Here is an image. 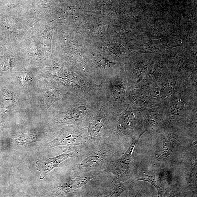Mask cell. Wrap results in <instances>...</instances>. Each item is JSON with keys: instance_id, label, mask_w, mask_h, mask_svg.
Masks as SVG:
<instances>
[{"instance_id": "6da1fadb", "label": "cell", "mask_w": 197, "mask_h": 197, "mask_svg": "<svg viewBox=\"0 0 197 197\" xmlns=\"http://www.w3.org/2000/svg\"><path fill=\"white\" fill-rule=\"evenodd\" d=\"M134 150L129 148L121 157L110 165L109 170L114 176L112 181L114 185L126 181L129 177L134 159Z\"/></svg>"}, {"instance_id": "7a4b0ae2", "label": "cell", "mask_w": 197, "mask_h": 197, "mask_svg": "<svg viewBox=\"0 0 197 197\" xmlns=\"http://www.w3.org/2000/svg\"><path fill=\"white\" fill-rule=\"evenodd\" d=\"M112 103L103 98L101 101L98 111L89 122L87 127L88 136L94 138L98 136L106 128L110 115Z\"/></svg>"}, {"instance_id": "3957f363", "label": "cell", "mask_w": 197, "mask_h": 197, "mask_svg": "<svg viewBox=\"0 0 197 197\" xmlns=\"http://www.w3.org/2000/svg\"><path fill=\"white\" fill-rule=\"evenodd\" d=\"M122 78L111 76L104 81V96L110 102H121L125 98L126 85Z\"/></svg>"}, {"instance_id": "277c9868", "label": "cell", "mask_w": 197, "mask_h": 197, "mask_svg": "<svg viewBox=\"0 0 197 197\" xmlns=\"http://www.w3.org/2000/svg\"><path fill=\"white\" fill-rule=\"evenodd\" d=\"M76 128L72 127L61 131L53 142V145L78 146L81 144L84 137L81 131Z\"/></svg>"}, {"instance_id": "5b68a950", "label": "cell", "mask_w": 197, "mask_h": 197, "mask_svg": "<svg viewBox=\"0 0 197 197\" xmlns=\"http://www.w3.org/2000/svg\"><path fill=\"white\" fill-rule=\"evenodd\" d=\"M108 154L107 150L102 149L93 152L82 161L80 166L81 168H88L99 164L105 159Z\"/></svg>"}, {"instance_id": "8992f818", "label": "cell", "mask_w": 197, "mask_h": 197, "mask_svg": "<svg viewBox=\"0 0 197 197\" xmlns=\"http://www.w3.org/2000/svg\"><path fill=\"white\" fill-rule=\"evenodd\" d=\"M137 180L147 181L153 185L157 189L158 195H162L163 187L158 175L149 171H144L141 172L137 178Z\"/></svg>"}, {"instance_id": "52a82bcc", "label": "cell", "mask_w": 197, "mask_h": 197, "mask_svg": "<svg viewBox=\"0 0 197 197\" xmlns=\"http://www.w3.org/2000/svg\"><path fill=\"white\" fill-rule=\"evenodd\" d=\"M94 178L93 176H78L72 179L63 186V188L69 190H75L83 187Z\"/></svg>"}, {"instance_id": "ba28073f", "label": "cell", "mask_w": 197, "mask_h": 197, "mask_svg": "<svg viewBox=\"0 0 197 197\" xmlns=\"http://www.w3.org/2000/svg\"><path fill=\"white\" fill-rule=\"evenodd\" d=\"M63 96V95L61 94L58 87H49L46 91V108H49L56 101L60 100Z\"/></svg>"}, {"instance_id": "9c48e42d", "label": "cell", "mask_w": 197, "mask_h": 197, "mask_svg": "<svg viewBox=\"0 0 197 197\" xmlns=\"http://www.w3.org/2000/svg\"><path fill=\"white\" fill-rule=\"evenodd\" d=\"M172 139L167 138L162 140L158 148L157 156L158 158L167 157L171 154L173 150Z\"/></svg>"}, {"instance_id": "30bf717a", "label": "cell", "mask_w": 197, "mask_h": 197, "mask_svg": "<svg viewBox=\"0 0 197 197\" xmlns=\"http://www.w3.org/2000/svg\"><path fill=\"white\" fill-rule=\"evenodd\" d=\"M131 183L129 182H120L114 185V187L110 193L107 195V197H118L125 190L128 189Z\"/></svg>"}, {"instance_id": "8fae6325", "label": "cell", "mask_w": 197, "mask_h": 197, "mask_svg": "<svg viewBox=\"0 0 197 197\" xmlns=\"http://www.w3.org/2000/svg\"><path fill=\"white\" fill-rule=\"evenodd\" d=\"M17 142L23 144H28L34 141L35 139L34 135L30 134H24L22 133L19 135Z\"/></svg>"}, {"instance_id": "7c38bea8", "label": "cell", "mask_w": 197, "mask_h": 197, "mask_svg": "<svg viewBox=\"0 0 197 197\" xmlns=\"http://www.w3.org/2000/svg\"><path fill=\"white\" fill-rule=\"evenodd\" d=\"M184 107V103L182 101H178L171 108V111L173 114H177L182 111Z\"/></svg>"}, {"instance_id": "4fadbf2b", "label": "cell", "mask_w": 197, "mask_h": 197, "mask_svg": "<svg viewBox=\"0 0 197 197\" xmlns=\"http://www.w3.org/2000/svg\"><path fill=\"white\" fill-rule=\"evenodd\" d=\"M137 98L142 103H145L149 98V95L145 92H141L137 95Z\"/></svg>"}, {"instance_id": "5bb4252c", "label": "cell", "mask_w": 197, "mask_h": 197, "mask_svg": "<svg viewBox=\"0 0 197 197\" xmlns=\"http://www.w3.org/2000/svg\"><path fill=\"white\" fill-rule=\"evenodd\" d=\"M175 90V87L173 85H170L167 87L165 89L164 93L165 95H166L167 96H169L172 94Z\"/></svg>"}]
</instances>
